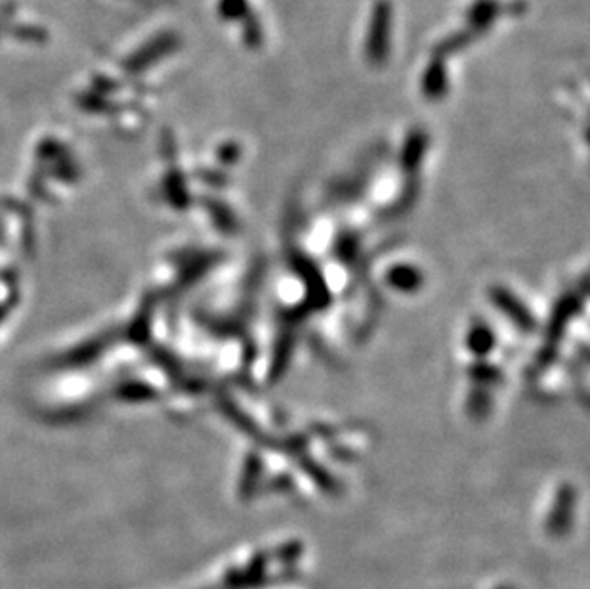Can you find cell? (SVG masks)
I'll use <instances>...</instances> for the list:
<instances>
[{
	"instance_id": "1",
	"label": "cell",
	"mask_w": 590,
	"mask_h": 589,
	"mask_svg": "<svg viewBox=\"0 0 590 589\" xmlns=\"http://www.w3.org/2000/svg\"><path fill=\"white\" fill-rule=\"evenodd\" d=\"M394 27V6L390 0H375L365 39V56L373 65H380L390 52V37Z\"/></svg>"
},
{
	"instance_id": "2",
	"label": "cell",
	"mask_w": 590,
	"mask_h": 589,
	"mask_svg": "<svg viewBox=\"0 0 590 589\" xmlns=\"http://www.w3.org/2000/svg\"><path fill=\"white\" fill-rule=\"evenodd\" d=\"M499 14H501V5L497 0H476V3L466 12V24H468L466 31H470L472 35L487 31L495 24Z\"/></svg>"
},
{
	"instance_id": "3",
	"label": "cell",
	"mask_w": 590,
	"mask_h": 589,
	"mask_svg": "<svg viewBox=\"0 0 590 589\" xmlns=\"http://www.w3.org/2000/svg\"><path fill=\"white\" fill-rule=\"evenodd\" d=\"M420 89L426 94V98L437 100L442 98L447 90V70H445V62L442 56H434L423 75V82H420Z\"/></svg>"
},
{
	"instance_id": "4",
	"label": "cell",
	"mask_w": 590,
	"mask_h": 589,
	"mask_svg": "<svg viewBox=\"0 0 590 589\" xmlns=\"http://www.w3.org/2000/svg\"><path fill=\"white\" fill-rule=\"evenodd\" d=\"M248 0H218V14L226 22H243L250 14Z\"/></svg>"
},
{
	"instance_id": "5",
	"label": "cell",
	"mask_w": 590,
	"mask_h": 589,
	"mask_svg": "<svg viewBox=\"0 0 590 589\" xmlns=\"http://www.w3.org/2000/svg\"><path fill=\"white\" fill-rule=\"evenodd\" d=\"M241 27H243V43H245V46H248L252 50L260 48L262 43H264V29H262L258 15L250 12L247 18L241 22Z\"/></svg>"
},
{
	"instance_id": "6",
	"label": "cell",
	"mask_w": 590,
	"mask_h": 589,
	"mask_svg": "<svg viewBox=\"0 0 590 589\" xmlns=\"http://www.w3.org/2000/svg\"><path fill=\"white\" fill-rule=\"evenodd\" d=\"M472 33L470 31H461V33H454V35L444 39L440 44L435 46V54L437 56H447V54H453V52H457V50L464 48L470 41H472Z\"/></svg>"
}]
</instances>
